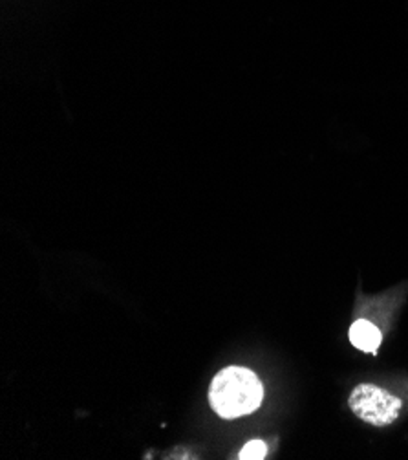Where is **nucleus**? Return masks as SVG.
I'll use <instances>...</instances> for the list:
<instances>
[{
	"mask_svg": "<svg viewBox=\"0 0 408 460\" xmlns=\"http://www.w3.org/2000/svg\"><path fill=\"white\" fill-rule=\"evenodd\" d=\"M264 398L258 376L246 367H225L211 382L209 402L221 419H239L255 412Z\"/></svg>",
	"mask_w": 408,
	"mask_h": 460,
	"instance_id": "nucleus-1",
	"label": "nucleus"
},
{
	"mask_svg": "<svg viewBox=\"0 0 408 460\" xmlns=\"http://www.w3.org/2000/svg\"><path fill=\"white\" fill-rule=\"evenodd\" d=\"M348 405L362 422L374 428H385L397 420L403 402L374 384H360L352 391Z\"/></svg>",
	"mask_w": 408,
	"mask_h": 460,
	"instance_id": "nucleus-2",
	"label": "nucleus"
},
{
	"mask_svg": "<svg viewBox=\"0 0 408 460\" xmlns=\"http://www.w3.org/2000/svg\"><path fill=\"white\" fill-rule=\"evenodd\" d=\"M381 341H383L381 331L367 319H357L350 329V343L362 352H369V354L378 352Z\"/></svg>",
	"mask_w": 408,
	"mask_h": 460,
	"instance_id": "nucleus-3",
	"label": "nucleus"
},
{
	"mask_svg": "<svg viewBox=\"0 0 408 460\" xmlns=\"http://www.w3.org/2000/svg\"><path fill=\"white\" fill-rule=\"evenodd\" d=\"M265 453H267V447H265L264 442L251 440L242 447L239 458H242V460H262L265 456Z\"/></svg>",
	"mask_w": 408,
	"mask_h": 460,
	"instance_id": "nucleus-4",
	"label": "nucleus"
}]
</instances>
